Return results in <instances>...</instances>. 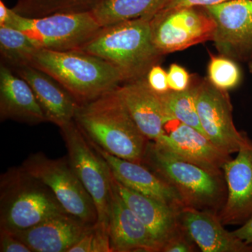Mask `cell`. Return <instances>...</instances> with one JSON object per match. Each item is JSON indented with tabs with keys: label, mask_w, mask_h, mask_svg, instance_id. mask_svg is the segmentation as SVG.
Here are the masks:
<instances>
[{
	"label": "cell",
	"mask_w": 252,
	"mask_h": 252,
	"mask_svg": "<svg viewBox=\"0 0 252 252\" xmlns=\"http://www.w3.org/2000/svg\"><path fill=\"white\" fill-rule=\"evenodd\" d=\"M200 79L193 76L191 84L185 91H169L159 95L169 122L178 121L203 133L197 104Z\"/></svg>",
	"instance_id": "obj_23"
},
{
	"label": "cell",
	"mask_w": 252,
	"mask_h": 252,
	"mask_svg": "<svg viewBox=\"0 0 252 252\" xmlns=\"http://www.w3.org/2000/svg\"><path fill=\"white\" fill-rule=\"evenodd\" d=\"M154 45L162 55L213 41L216 24L203 7L162 9L150 19Z\"/></svg>",
	"instance_id": "obj_9"
},
{
	"label": "cell",
	"mask_w": 252,
	"mask_h": 252,
	"mask_svg": "<svg viewBox=\"0 0 252 252\" xmlns=\"http://www.w3.org/2000/svg\"><path fill=\"white\" fill-rule=\"evenodd\" d=\"M11 9L8 8L3 0H0V26L6 24L9 17Z\"/></svg>",
	"instance_id": "obj_34"
},
{
	"label": "cell",
	"mask_w": 252,
	"mask_h": 252,
	"mask_svg": "<svg viewBox=\"0 0 252 252\" xmlns=\"http://www.w3.org/2000/svg\"><path fill=\"white\" fill-rule=\"evenodd\" d=\"M13 71L31 86L48 122L61 127L74 121L79 104L59 81L30 64Z\"/></svg>",
	"instance_id": "obj_18"
},
{
	"label": "cell",
	"mask_w": 252,
	"mask_h": 252,
	"mask_svg": "<svg viewBox=\"0 0 252 252\" xmlns=\"http://www.w3.org/2000/svg\"><path fill=\"white\" fill-rule=\"evenodd\" d=\"M118 89L79 104L74 121L99 148L114 157L142 164L150 140L130 117Z\"/></svg>",
	"instance_id": "obj_1"
},
{
	"label": "cell",
	"mask_w": 252,
	"mask_h": 252,
	"mask_svg": "<svg viewBox=\"0 0 252 252\" xmlns=\"http://www.w3.org/2000/svg\"><path fill=\"white\" fill-rule=\"evenodd\" d=\"M79 50L117 67L124 83L147 77L163 56L154 45L150 20L146 18L104 26Z\"/></svg>",
	"instance_id": "obj_2"
},
{
	"label": "cell",
	"mask_w": 252,
	"mask_h": 252,
	"mask_svg": "<svg viewBox=\"0 0 252 252\" xmlns=\"http://www.w3.org/2000/svg\"><path fill=\"white\" fill-rule=\"evenodd\" d=\"M237 154L223 167L227 197L218 217L224 225H242L252 218V145Z\"/></svg>",
	"instance_id": "obj_13"
},
{
	"label": "cell",
	"mask_w": 252,
	"mask_h": 252,
	"mask_svg": "<svg viewBox=\"0 0 252 252\" xmlns=\"http://www.w3.org/2000/svg\"><path fill=\"white\" fill-rule=\"evenodd\" d=\"M4 26L23 32L38 49L56 51L79 50L102 28L91 11L28 18L12 9Z\"/></svg>",
	"instance_id": "obj_6"
},
{
	"label": "cell",
	"mask_w": 252,
	"mask_h": 252,
	"mask_svg": "<svg viewBox=\"0 0 252 252\" xmlns=\"http://www.w3.org/2000/svg\"><path fill=\"white\" fill-rule=\"evenodd\" d=\"M146 79L151 89L158 94H165L170 91L167 71L159 64H155L149 69Z\"/></svg>",
	"instance_id": "obj_30"
},
{
	"label": "cell",
	"mask_w": 252,
	"mask_h": 252,
	"mask_svg": "<svg viewBox=\"0 0 252 252\" xmlns=\"http://www.w3.org/2000/svg\"><path fill=\"white\" fill-rule=\"evenodd\" d=\"M216 24L213 42L219 54L237 62L252 59V0H230L203 7Z\"/></svg>",
	"instance_id": "obj_11"
},
{
	"label": "cell",
	"mask_w": 252,
	"mask_h": 252,
	"mask_svg": "<svg viewBox=\"0 0 252 252\" xmlns=\"http://www.w3.org/2000/svg\"><path fill=\"white\" fill-rule=\"evenodd\" d=\"M165 132L155 142L182 160L216 175H223V167L232 158L191 126L178 121L167 122Z\"/></svg>",
	"instance_id": "obj_12"
},
{
	"label": "cell",
	"mask_w": 252,
	"mask_h": 252,
	"mask_svg": "<svg viewBox=\"0 0 252 252\" xmlns=\"http://www.w3.org/2000/svg\"><path fill=\"white\" fill-rule=\"evenodd\" d=\"M67 213L52 190L22 167L0 177V230L16 233L50 217Z\"/></svg>",
	"instance_id": "obj_5"
},
{
	"label": "cell",
	"mask_w": 252,
	"mask_h": 252,
	"mask_svg": "<svg viewBox=\"0 0 252 252\" xmlns=\"http://www.w3.org/2000/svg\"><path fill=\"white\" fill-rule=\"evenodd\" d=\"M69 252H112L108 231L97 223L91 225Z\"/></svg>",
	"instance_id": "obj_27"
},
{
	"label": "cell",
	"mask_w": 252,
	"mask_h": 252,
	"mask_svg": "<svg viewBox=\"0 0 252 252\" xmlns=\"http://www.w3.org/2000/svg\"><path fill=\"white\" fill-rule=\"evenodd\" d=\"M180 220L201 252H250V245L225 229L215 212L186 207Z\"/></svg>",
	"instance_id": "obj_19"
},
{
	"label": "cell",
	"mask_w": 252,
	"mask_h": 252,
	"mask_svg": "<svg viewBox=\"0 0 252 252\" xmlns=\"http://www.w3.org/2000/svg\"><path fill=\"white\" fill-rule=\"evenodd\" d=\"M233 233L237 238L243 240L248 245L252 244V218L240 225V228L233 230Z\"/></svg>",
	"instance_id": "obj_33"
},
{
	"label": "cell",
	"mask_w": 252,
	"mask_h": 252,
	"mask_svg": "<svg viewBox=\"0 0 252 252\" xmlns=\"http://www.w3.org/2000/svg\"><path fill=\"white\" fill-rule=\"evenodd\" d=\"M167 72V83L169 89L172 91H183L188 89L191 84L193 76L180 64H170Z\"/></svg>",
	"instance_id": "obj_28"
},
{
	"label": "cell",
	"mask_w": 252,
	"mask_h": 252,
	"mask_svg": "<svg viewBox=\"0 0 252 252\" xmlns=\"http://www.w3.org/2000/svg\"><path fill=\"white\" fill-rule=\"evenodd\" d=\"M185 228L178 232L162 248L161 252H194L198 249Z\"/></svg>",
	"instance_id": "obj_29"
},
{
	"label": "cell",
	"mask_w": 252,
	"mask_h": 252,
	"mask_svg": "<svg viewBox=\"0 0 252 252\" xmlns=\"http://www.w3.org/2000/svg\"><path fill=\"white\" fill-rule=\"evenodd\" d=\"M230 0H169L162 9L182 7H207L226 2ZM162 10V9H161Z\"/></svg>",
	"instance_id": "obj_32"
},
{
	"label": "cell",
	"mask_w": 252,
	"mask_h": 252,
	"mask_svg": "<svg viewBox=\"0 0 252 252\" xmlns=\"http://www.w3.org/2000/svg\"><path fill=\"white\" fill-rule=\"evenodd\" d=\"M108 233L112 252H161L153 235L123 200L114 178Z\"/></svg>",
	"instance_id": "obj_15"
},
{
	"label": "cell",
	"mask_w": 252,
	"mask_h": 252,
	"mask_svg": "<svg viewBox=\"0 0 252 252\" xmlns=\"http://www.w3.org/2000/svg\"><path fill=\"white\" fill-rule=\"evenodd\" d=\"M105 0H17L12 8L25 17L40 18L63 13L92 11Z\"/></svg>",
	"instance_id": "obj_25"
},
{
	"label": "cell",
	"mask_w": 252,
	"mask_h": 252,
	"mask_svg": "<svg viewBox=\"0 0 252 252\" xmlns=\"http://www.w3.org/2000/svg\"><path fill=\"white\" fill-rule=\"evenodd\" d=\"M21 167L49 187L68 214L88 224L97 223L94 200L73 170L67 157L54 159L43 153L32 154Z\"/></svg>",
	"instance_id": "obj_8"
},
{
	"label": "cell",
	"mask_w": 252,
	"mask_h": 252,
	"mask_svg": "<svg viewBox=\"0 0 252 252\" xmlns=\"http://www.w3.org/2000/svg\"><path fill=\"white\" fill-rule=\"evenodd\" d=\"M59 128L69 164L95 205L97 223L108 231L114 178L108 163L74 121Z\"/></svg>",
	"instance_id": "obj_7"
},
{
	"label": "cell",
	"mask_w": 252,
	"mask_h": 252,
	"mask_svg": "<svg viewBox=\"0 0 252 252\" xmlns=\"http://www.w3.org/2000/svg\"><path fill=\"white\" fill-rule=\"evenodd\" d=\"M197 104L204 135L217 148L231 155L252 145L246 134L235 127L233 105L228 91L217 89L207 78L201 79Z\"/></svg>",
	"instance_id": "obj_10"
},
{
	"label": "cell",
	"mask_w": 252,
	"mask_h": 252,
	"mask_svg": "<svg viewBox=\"0 0 252 252\" xmlns=\"http://www.w3.org/2000/svg\"><path fill=\"white\" fill-rule=\"evenodd\" d=\"M207 79L220 90L229 91L238 87L243 79L241 69L234 60L209 53Z\"/></svg>",
	"instance_id": "obj_26"
},
{
	"label": "cell",
	"mask_w": 252,
	"mask_h": 252,
	"mask_svg": "<svg viewBox=\"0 0 252 252\" xmlns=\"http://www.w3.org/2000/svg\"><path fill=\"white\" fill-rule=\"evenodd\" d=\"M0 252H32L14 233L4 230H0Z\"/></svg>",
	"instance_id": "obj_31"
},
{
	"label": "cell",
	"mask_w": 252,
	"mask_h": 252,
	"mask_svg": "<svg viewBox=\"0 0 252 252\" xmlns=\"http://www.w3.org/2000/svg\"><path fill=\"white\" fill-rule=\"evenodd\" d=\"M250 252H252V244L250 245Z\"/></svg>",
	"instance_id": "obj_36"
},
{
	"label": "cell",
	"mask_w": 252,
	"mask_h": 252,
	"mask_svg": "<svg viewBox=\"0 0 252 252\" xmlns=\"http://www.w3.org/2000/svg\"><path fill=\"white\" fill-rule=\"evenodd\" d=\"M169 0H105L93 10L102 27L130 20H150Z\"/></svg>",
	"instance_id": "obj_22"
},
{
	"label": "cell",
	"mask_w": 252,
	"mask_h": 252,
	"mask_svg": "<svg viewBox=\"0 0 252 252\" xmlns=\"http://www.w3.org/2000/svg\"><path fill=\"white\" fill-rule=\"evenodd\" d=\"M118 92L130 117L147 139L156 142L165 134L168 119L160 95L151 89L146 77L124 83Z\"/></svg>",
	"instance_id": "obj_17"
},
{
	"label": "cell",
	"mask_w": 252,
	"mask_h": 252,
	"mask_svg": "<svg viewBox=\"0 0 252 252\" xmlns=\"http://www.w3.org/2000/svg\"><path fill=\"white\" fill-rule=\"evenodd\" d=\"M30 65L44 71L59 81L79 104L116 90L125 82L117 67L79 50L38 49Z\"/></svg>",
	"instance_id": "obj_3"
},
{
	"label": "cell",
	"mask_w": 252,
	"mask_h": 252,
	"mask_svg": "<svg viewBox=\"0 0 252 252\" xmlns=\"http://www.w3.org/2000/svg\"><path fill=\"white\" fill-rule=\"evenodd\" d=\"M249 71L252 74V59L248 63Z\"/></svg>",
	"instance_id": "obj_35"
},
{
	"label": "cell",
	"mask_w": 252,
	"mask_h": 252,
	"mask_svg": "<svg viewBox=\"0 0 252 252\" xmlns=\"http://www.w3.org/2000/svg\"><path fill=\"white\" fill-rule=\"evenodd\" d=\"M6 120L31 126L47 122L27 81L0 64V121Z\"/></svg>",
	"instance_id": "obj_20"
},
{
	"label": "cell",
	"mask_w": 252,
	"mask_h": 252,
	"mask_svg": "<svg viewBox=\"0 0 252 252\" xmlns=\"http://www.w3.org/2000/svg\"><path fill=\"white\" fill-rule=\"evenodd\" d=\"M91 142L108 163L114 179L122 185L180 211L186 207L175 189L148 167L114 157Z\"/></svg>",
	"instance_id": "obj_14"
},
{
	"label": "cell",
	"mask_w": 252,
	"mask_h": 252,
	"mask_svg": "<svg viewBox=\"0 0 252 252\" xmlns=\"http://www.w3.org/2000/svg\"><path fill=\"white\" fill-rule=\"evenodd\" d=\"M180 195L185 207L219 212L224 205L227 187L224 175H216L172 155L150 141L143 162Z\"/></svg>",
	"instance_id": "obj_4"
},
{
	"label": "cell",
	"mask_w": 252,
	"mask_h": 252,
	"mask_svg": "<svg viewBox=\"0 0 252 252\" xmlns=\"http://www.w3.org/2000/svg\"><path fill=\"white\" fill-rule=\"evenodd\" d=\"M68 213L14 233L32 252H69L91 226Z\"/></svg>",
	"instance_id": "obj_16"
},
{
	"label": "cell",
	"mask_w": 252,
	"mask_h": 252,
	"mask_svg": "<svg viewBox=\"0 0 252 252\" xmlns=\"http://www.w3.org/2000/svg\"><path fill=\"white\" fill-rule=\"evenodd\" d=\"M37 47L23 32L8 26H0L1 64L14 70L31 64Z\"/></svg>",
	"instance_id": "obj_24"
},
{
	"label": "cell",
	"mask_w": 252,
	"mask_h": 252,
	"mask_svg": "<svg viewBox=\"0 0 252 252\" xmlns=\"http://www.w3.org/2000/svg\"><path fill=\"white\" fill-rule=\"evenodd\" d=\"M114 184L126 205L148 228L162 250L164 245L182 228L180 220L182 210L127 188L114 177Z\"/></svg>",
	"instance_id": "obj_21"
}]
</instances>
